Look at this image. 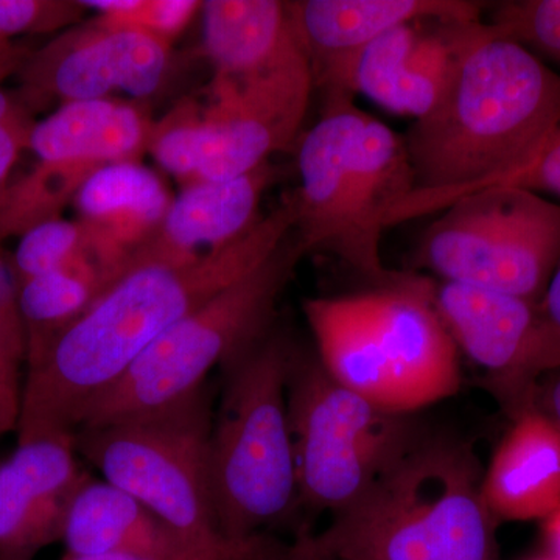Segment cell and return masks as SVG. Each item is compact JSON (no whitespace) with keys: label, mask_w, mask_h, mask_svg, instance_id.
Returning <instances> with one entry per match:
<instances>
[{"label":"cell","mask_w":560,"mask_h":560,"mask_svg":"<svg viewBox=\"0 0 560 560\" xmlns=\"http://www.w3.org/2000/svg\"><path fill=\"white\" fill-rule=\"evenodd\" d=\"M10 259L18 283L84 260L101 265L114 282L128 270L127 261L80 220L57 219L33 228L21 235Z\"/></svg>","instance_id":"25"},{"label":"cell","mask_w":560,"mask_h":560,"mask_svg":"<svg viewBox=\"0 0 560 560\" xmlns=\"http://www.w3.org/2000/svg\"><path fill=\"white\" fill-rule=\"evenodd\" d=\"M298 171L294 232L305 253H329L375 287L408 279L386 270L381 253L389 213L416 190L404 136L350 95H331L300 140Z\"/></svg>","instance_id":"4"},{"label":"cell","mask_w":560,"mask_h":560,"mask_svg":"<svg viewBox=\"0 0 560 560\" xmlns=\"http://www.w3.org/2000/svg\"><path fill=\"white\" fill-rule=\"evenodd\" d=\"M209 383L175 404L73 433L79 456L194 547L221 536L210 489L213 423Z\"/></svg>","instance_id":"7"},{"label":"cell","mask_w":560,"mask_h":560,"mask_svg":"<svg viewBox=\"0 0 560 560\" xmlns=\"http://www.w3.org/2000/svg\"><path fill=\"white\" fill-rule=\"evenodd\" d=\"M493 186L522 187L540 195L550 194L560 197V120L537 151L536 156L525 167Z\"/></svg>","instance_id":"31"},{"label":"cell","mask_w":560,"mask_h":560,"mask_svg":"<svg viewBox=\"0 0 560 560\" xmlns=\"http://www.w3.org/2000/svg\"><path fill=\"white\" fill-rule=\"evenodd\" d=\"M86 10H97L95 18L108 27L135 31L172 46L201 11L198 0H80Z\"/></svg>","instance_id":"26"},{"label":"cell","mask_w":560,"mask_h":560,"mask_svg":"<svg viewBox=\"0 0 560 560\" xmlns=\"http://www.w3.org/2000/svg\"><path fill=\"white\" fill-rule=\"evenodd\" d=\"M485 21L418 20L393 28L360 55L350 81L383 109L415 120L429 116Z\"/></svg>","instance_id":"14"},{"label":"cell","mask_w":560,"mask_h":560,"mask_svg":"<svg viewBox=\"0 0 560 560\" xmlns=\"http://www.w3.org/2000/svg\"><path fill=\"white\" fill-rule=\"evenodd\" d=\"M25 360V335L14 330L0 313V438L18 429Z\"/></svg>","instance_id":"30"},{"label":"cell","mask_w":560,"mask_h":560,"mask_svg":"<svg viewBox=\"0 0 560 560\" xmlns=\"http://www.w3.org/2000/svg\"><path fill=\"white\" fill-rule=\"evenodd\" d=\"M25 50H28V47L22 46V44L14 43V40L0 39V60L14 57V55H20Z\"/></svg>","instance_id":"38"},{"label":"cell","mask_w":560,"mask_h":560,"mask_svg":"<svg viewBox=\"0 0 560 560\" xmlns=\"http://www.w3.org/2000/svg\"><path fill=\"white\" fill-rule=\"evenodd\" d=\"M294 342L275 329L221 364L209 474L221 536L245 540L300 511L287 405Z\"/></svg>","instance_id":"5"},{"label":"cell","mask_w":560,"mask_h":560,"mask_svg":"<svg viewBox=\"0 0 560 560\" xmlns=\"http://www.w3.org/2000/svg\"><path fill=\"white\" fill-rule=\"evenodd\" d=\"M106 165L79 156L38 160L31 172L0 191V243L61 219L81 187Z\"/></svg>","instance_id":"24"},{"label":"cell","mask_w":560,"mask_h":560,"mask_svg":"<svg viewBox=\"0 0 560 560\" xmlns=\"http://www.w3.org/2000/svg\"><path fill=\"white\" fill-rule=\"evenodd\" d=\"M282 560H305V559L302 558L301 555H298V552L293 550V547H291V544H290L289 555H287L285 558H283Z\"/></svg>","instance_id":"39"},{"label":"cell","mask_w":560,"mask_h":560,"mask_svg":"<svg viewBox=\"0 0 560 560\" xmlns=\"http://www.w3.org/2000/svg\"><path fill=\"white\" fill-rule=\"evenodd\" d=\"M559 120V70L488 22L436 108L404 135L416 190L389 213L386 228L521 171Z\"/></svg>","instance_id":"2"},{"label":"cell","mask_w":560,"mask_h":560,"mask_svg":"<svg viewBox=\"0 0 560 560\" xmlns=\"http://www.w3.org/2000/svg\"><path fill=\"white\" fill-rule=\"evenodd\" d=\"M300 555H301V556H302V558H304L305 560H311V559H308V558H305V556H304V555H302V552H300Z\"/></svg>","instance_id":"41"},{"label":"cell","mask_w":560,"mask_h":560,"mask_svg":"<svg viewBox=\"0 0 560 560\" xmlns=\"http://www.w3.org/2000/svg\"><path fill=\"white\" fill-rule=\"evenodd\" d=\"M433 291L408 276L352 294L359 390L385 410L410 415L460 388L458 348L438 315Z\"/></svg>","instance_id":"11"},{"label":"cell","mask_w":560,"mask_h":560,"mask_svg":"<svg viewBox=\"0 0 560 560\" xmlns=\"http://www.w3.org/2000/svg\"><path fill=\"white\" fill-rule=\"evenodd\" d=\"M296 224L291 195L237 241L186 264L132 267L25 363L18 441L73 434L164 331L254 270Z\"/></svg>","instance_id":"1"},{"label":"cell","mask_w":560,"mask_h":560,"mask_svg":"<svg viewBox=\"0 0 560 560\" xmlns=\"http://www.w3.org/2000/svg\"><path fill=\"white\" fill-rule=\"evenodd\" d=\"M547 408L548 410L545 412L560 427V375L548 390Z\"/></svg>","instance_id":"37"},{"label":"cell","mask_w":560,"mask_h":560,"mask_svg":"<svg viewBox=\"0 0 560 560\" xmlns=\"http://www.w3.org/2000/svg\"><path fill=\"white\" fill-rule=\"evenodd\" d=\"M171 51L172 46L143 33L97 20L79 24L31 51L14 75L20 81L18 97L31 113L113 98L114 92L143 102L167 79Z\"/></svg>","instance_id":"12"},{"label":"cell","mask_w":560,"mask_h":560,"mask_svg":"<svg viewBox=\"0 0 560 560\" xmlns=\"http://www.w3.org/2000/svg\"><path fill=\"white\" fill-rule=\"evenodd\" d=\"M172 202L156 172L140 162H119L94 173L73 206L79 220L130 268L132 256L154 237Z\"/></svg>","instance_id":"22"},{"label":"cell","mask_w":560,"mask_h":560,"mask_svg":"<svg viewBox=\"0 0 560 560\" xmlns=\"http://www.w3.org/2000/svg\"><path fill=\"white\" fill-rule=\"evenodd\" d=\"M61 540L69 556H172L195 548L130 493L91 474L70 500Z\"/></svg>","instance_id":"19"},{"label":"cell","mask_w":560,"mask_h":560,"mask_svg":"<svg viewBox=\"0 0 560 560\" xmlns=\"http://www.w3.org/2000/svg\"><path fill=\"white\" fill-rule=\"evenodd\" d=\"M276 179L278 167L268 161L237 178L183 187L154 237L132 256L130 268L186 264L237 241L260 220L261 197Z\"/></svg>","instance_id":"17"},{"label":"cell","mask_w":560,"mask_h":560,"mask_svg":"<svg viewBox=\"0 0 560 560\" xmlns=\"http://www.w3.org/2000/svg\"><path fill=\"white\" fill-rule=\"evenodd\" d=\"M482 500L495 522L544 521L560 504V427L523 410L482 474Z\"/></svg>","instance_id":"18"},{"label":"cell","mask_w":560,"mask_h":560,"mask_svg":"<svg viewBox=\"0 0 560 560\" xmlns=\"http://www.w3.org/2000/svg\"><path fill=\"white\" fill-rule=\"evenodd\" d=\"M541 522H544V536L550 548V556L560 559V504Z\"/></svg>","instance_id":"35"},{"label":"cell","mask_w":560,"mask_h":560,"mask_svg":"<svg viewBox=\"0 0 560 560\" xmlns=\"http://www.w3.org/2000/svg\"><path fill=\"white\" fill-rule=\"evenodd\" d=\"M539 311L548 326H550L552 334H555L560 348V261L550 283H548L544 298L539 302Z\"/></svg>","instance_id":"33"},{"label":"cell","mask_w":560,"mask_h":560,"mask_svg":"<svg viewBox=\"0 0 560 560\" xmlns=\"http://www.w3.org/2000/svg\"><path fill=\"white\" fill-rule=\"evenodd\" d=\"M534 560H560V559L555 558V556H547V558H539V559H534Z\"/></svg>","instance_id":"40"},{"label":"cell","mask_w":560,"mask_h":560,"mask_svg":"<svg viewBox=\"0 0 560 560\" xmlns=\"http://www.w3.org/2000/svg\"><path fill=\"white\" fill-rule=\"evenodd\" d=\"M35 121L33 116H27L0 125V191L10 183V173L22 151L28 150Z\"/></svg>","instance_id":"32"},{"label":"cell","mask_w":560,"mask_h":560,"mask_svg":"<svg viewBox=\"0 0 560 560\" xmlns=\"http://www.w3.org/2000/svg\"><path fill=\"white\" fill-rule=\"evenodd\" d=\"M27 116H32V113L25 108L18 94H10L0 88V125Z\"/></svg>","instance_id":"34"},{"label":"cell","mask_w":560,"mask_h":560,"mask_svg":"<svg viewBox=\"0 0 560 560\" xmlns=\"http://www.w3.org/2000/svg\"><path fill=\"white\" fill-rule=\"evenodd\" d=\"M470 0H293L287 14L324 98L350 95L353 68L374 40L418 20L482 21Z\"/></svg>","instance_id":"13"},{"label":"cell","mask_w":560,"mask_h":560,"mask_svg":"<svg viewBox=\"0 0 560 560\" xmlns=\"http://www.w3.org/2000/svg\"><path fill=\"white\" fill-rule=\"evenodd\" d=\"M305 254L296 232L291 231L254 270L164 331L88 408L80 427L105 425L160 410L205 385L210 370L271 329L276 305Z\"/></svg>","instance_id":"6"},{"label":"cell","mask_w":560,"mask_h":560,"mask_svg":"<svg viewBox=\"0 0 560 560\" xmlns=\"http://www.w3.org/2000/svg\"><path fill=\"white\" fill-rule=\"evenodd\" d=\"M201 13L202 46L219 75H264L307 60L285 2L208 0Z\"/></svg>","instance_id":"20"},{"label":"cell","mask_w":560,"mask_h":560,"mask_svg":"<svg viewBox=\"0 0 560 560\" xmlns=\"http://www.w3.org/2000/svg\"><path fill=\"white\" fill-rule=\"evenodd\" d=\"M290 544L279 540L272 534H260L245 540L223 539L205 547L172 556H62L61 560H282L289 555Z\"/></svg>","instance_id":"29"},{"label":"cell","mask_w":560,"mask_h":560,"mask_svg":"<svg viewBox=\"0 0 560 560\" xmlns=\"http://www.w3.org/2000/svg\"><path fill=\"white\" fill-rule=\"evenodd\" d=\"M153 127L143 102L113 97L68 103L35 121L28 150L38 160L79 156L103 165L140 162L149 153Z\"/></svg>","instance_id":"21"},{"label":"cell","mask_w":560,"mask_h":560,"mask_svg":"<svg viewBox=\"0 0 560 560\" xmlns=\"http://www.w3.org/2000/svg\"><path fill=\"white\" fill-rule=\"evenodd\" d=\"M433 302L456 348L497 381L525 386L560 371L559 345L539 304L455 282L434 287Z\"/></svg>","instance_id":"15"},{"label":"cell","mask_w":560,"mask_h":560,"mask_svg":"<svg viewBox=\"0 0 560 560\" xmlns=\"http://www.w3.org/2000/svg\"><path fill=\"white\" fill-rule=\"evenodd\" d=\"M31 49L22 51L20 55H14V57L3 58L0 60V81L9 79L11 75H16L18 70H20L22 62L25 61V58L31 55Z\"/></svg>","instance_id":"36"},{"label":"cell","mask_w":560,"mask_h":560,"mask_svg":"<svg viewBox=\"0 0 560 560\" xmlns=\"http://www.w3.org/2000/svg\"><path fill=\"white\" fill-rule=\"evenodd\" d=\"M416 261L444 282L539 304L560 261V205L522 187L463 195L425 228Z\"/></svg>","instance_id":"10"},{"label":"cell","mask_w":560,"mask_h":560,"mask_svg":"<svg viewBox=\"0 0 560 560\" xmlns=\"http://www.w3.org/2000/svg\"><path fill=\"white\" fill-rule=\"evenodd\" d=\"M308 61L254 77L213 73L205 101L154 121L149 153L180 186L237 178L296 139L311 103Z\"/></svg>","instance_id":"8"},{"label":"cell","mask_w":560,"mask_h":560,"mask_svg":"<svg viewBox=\"0 0 560 560\" xmlns=\"http://www.w3.org/2000/svg\"><path fill=\"white\" fill-rule=\"evenodd\" d=\"M113 283L92 260L18 283L27 360L81 318Z\"/></svg>","instance_id":"23"},{"label":"cell","mask_w":560,"mask_h":560,"mask_svg":"<svg viewBox=\"0 0 560 560\" xmlns=\"http://www.w3.org/2000/svg\"><path fill=\"white\" fill-rule=\"evenodd\" d=\"M88 475L73 434L18 441L0 460V560H35L60 541L70 500Z\"/></svg>","instance_id":"16"},{"label":"cell","mask_w":560,"mask_h":560,"mask_svg":"<svg viewBox=\"0 0 560 560\" xmlns=\"http://www.w3.org/2000/svg\"><path fill=\"white\" fill-rule=\"evenodd\" d=\"M481 485L470 444L422 431L326 528L293 545L311 560H499Z\"/></svg>","instance_id":"3"},{"label":"cell","mask_w":560,"mask_h":560,"mask_svg":"<svg viewBox=\"0 0 560 560\" xmlns=\"http://www.w3.org/2000/svg\"><path fill=\"white\" fill-rule=\"evenodd\" d=\"M287 405L300 508L345 510L418 440L408 415L385 410L330 377L294 345Z\"/></svg>","instance_id":"9"},{"label":"cell","mask_w":560,"mask_h":560,"mask_svg":"<svg viewBox=\"0 0 560 560\" xmlns=\"http://www.w3.org/2000/svg\"><path fill=\"white\" fill-rule=\"evenodd\" d=\"M489 24L560 72V0H511L490 9Z\"/></svg>","instance_id":"27"},{"label":"cell","mask_w":560,"mask_h":560,"mask_svg":"<svg viewBox=\"0 0 560 560\" xmlns=\"http://www.w3.org/2000/svg\"><path fill=\"white\" fill-rule=\"evenodd\" d=\"M86 11L77 0H0V39L66 32Z\"/></svg>","instance_id":"28"}]
</instances>
